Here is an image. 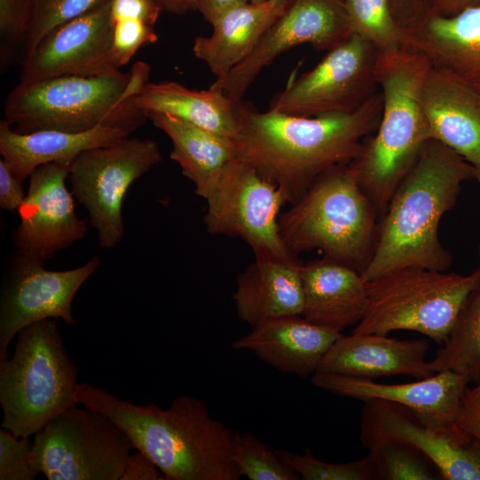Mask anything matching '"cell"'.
<instances>
[{
	"instance_id": "obj_46",
	"label": "cell",
	"mask_w": 480,
	"mask_h": 480,
	"mask_svg": "<svg viewBox=\"0 0 480 480\" xmlns=\"http://www.w3.org/2000/svg\"><path fill=\"white\" fill-rule=\"evenodd\" d=\"M476 383V384L473 388H467L466 390L463 397L464 411H476L480 409V379Z\"/></svg>"
},
{
	"instance_id": "obj_27",
	"label": "cell",
	"mask_w": 480,
	"mask_h": 480,
	"mask_svg": "<svg viewBox=\"0 0 480 480\" xmlns=\"http://www.w3.org/2000/svg\"><path fill=\"white\" fill-rule=\"evenodd\" d=\"M148 119L172 140L170 156L204 198L227 165L236 157L233 140L209 132L172 115L146 113Z\"/></svg>"
},
{
	"instance_id": "obj_4",
	"label": "cell",
	"mask_w": 480,
	"mask_h": 480,
	"mask_svg": "<svg viewBox=\"0 0 480 480\" xmlns=\"http://www.w3.org/2000/svg\"><path fill=\"white\" fill-rule=\"evenodd\" d=\"M430 66L425 55L411 49L379 52L380 120L375 132L364 140L359 156L349 163L378 216L384 215L395 191L432 139L420 103Z\"/></svg>"
},
{
	"instance_id": "obj_38",
	"label": "cell",
	"mask_w": 480,
	"mask_h": 480,
	"mask_svg": "<svg viewBox=\"0 0 480 480\" xmlns=\"http://www.w3.org/2000/svg\"><path fill=\"white\" fill-rule=\"evenodd\" d=\"M162 8L156 0H111V20L140 19L155 26Z\"/></svg>"
},
{
	"instance_id": "obj_44",
	"label": "cell",
	"mask_w": 480,
	"mask_h": 480,
	"mask_svg": "<svg viewBox=\"0 0 480 480\" xmlns=\"http://www.w3.org/2000/svg\"><path fill=\"white\" fill-rule=\"evenodd\" d=\"M458 424L480 441V409L464 411L462 408Z\"/></svg>"
},
{
	"instance_id": "obj_48",
	"label": "cell",
	"mask_w": 480,
	"mask_h": 480,
	"mask_svg": "<svg viewBox=\"0 0 480 480\" xmlns=\"http://www.w3.org/2000/svg\"><path fill=\"white\" fill-rule=\"evenodd\" d=\"M267 0H249V2L251 3H255V4H260V3H263Z\"/></svg>"
},
{
	"instance_id": "obj_19",
	"label": "cell",
	"mask_w": 480,
	"mask_h": 480,
	"mask_svg": "<svg viewBox=\"0 0 480 480\" xmlns=\"http://www.w3.org/2000/svg\"><path fill=\"white\" fill-rule=\"evenodd\" d=\"M428 348L425 340H397L376 333L343 334L324 356L316 372L369 380L400 374L424 379L433 374L426 360Z\"/></svg>"
},
{
	"instance_id": "obj_16",
	"label": "cell",
	"mask_w": 480,
	"mask_h": 480,
	"mask_svg": "<svg viewBox=\"0 0 480 480\" xmlns=\"http://www.w3.org/2000/svg\"><path fill=\"white\" fill-rule=\"evenodd\" d=\"M71 162L45 164L30 174L18 210L20 222L12 238L17 257L44 265L84 237L86 222L77 217L75 198L66 186Z\"/></svg>"
},
{
	"instance_id": "obj_39",
	"label": "cell",
	"mask_w": 480,
	"mask_h": 480,
	"mask_svg": "<svg viewBox=\"0 0 480 480\" xmlns=\"http://www.w3.org/2000/svg\"><path fill=\"white\" fill-rule=\"evenodd\" d=\"M21 181L14 175L8 164L0 160V207L11 213L18 212L26 193Z\"/></svg>"
},
{
	"instance_id": "obj_1",
	"label": "cell",
	"mask_w": 480,
	"mask_h": 480,
	"mask_svg": "<svg viewBox=\"0 0 480 480\" xmlns=\"http://www.w3.org/2000/svg\"><path fill=\"white\" fill-rule=\"evenodd\" d=\"M236 110V157L283 189L292 204L323 172L359 156L379 125L382 96L379 91L351 113L315 116L261 112L243 100Z\"/></svg>"
},
{
	"instance_id": "obj_40",
	"label": "cell",
	"mask_w": 480,
	"mask_h": 480,
	"mask_svg": "<svg viewBox=\"0 0 480 480\" xmlns=\"http://www.w3.org/2000/svg\"><path fill=\"white\" fill-rule=\"evenodd\" d=\"M158 468L140 452L131 453L121 480H163Z\"/></svg>"
},
{
	"instance_id": "obj_42",
	"label": "cell",
	"mask_w": 480,
	"mask_h": 480,
	"mask_svg": "<svg viewBox=\"0 0 480 480\" xmlns=\"http://www.w3.org/2000/svg\"><path fill=\"white\" fill-rule=\"evenodd\" d=\"M248 2L249 0H197V11L212 25L230 9Z\"/></svg>"
},
{
	"instance_id": "obj_23",
	"label": "cell",
	"mask_w": 480,
	"mask_h": 480,
	"mask_svg": "<svg viewBox=\"0 0 480 480\" xmlns=\"http://www.w3.org/2000/svg\"><path fill=\"white\" fill-rule=\"evenodd\" d=\"M254 257L236 278L233 300L240 319L253 328L268 320L301 316V263L295 257Z\"/></svg>"
},
{
	"instance_id": "obj_25",
	"label": "cell",
	"mask_w": 480,
	"mask_h": 480,
	"mask_svg": "<svg viewBox=\"0 0 480 480\" xmlns=\"http://www.w3.org/2000/svg\"><path fill=\"white\" fill-rule=\"evenodd\" d=\"M132 132L119 127L99 126L83 132L41 130L19 132L5 119L0 122V154L22 182L40 165L73 160L83 151L113 145Z\"/></svg>"
},
{
	"instance_id": "obj_32",
	"label": "cell",
	"mask_w": 480,
	"mask_h": 480,
	"mask_svg": "<svg viewBox=\"0 0 480 480\" xmlns=\"http://www.w3.org/2000/svg\"><path fill=\"white\" fill-rule=\"evenodd\" d=\"M276 454L304 480H373L377 472L372 454L345 463H332L316 458L309 449L294 453L276 449Z\"/></svg>"
},
{
	"instance_id": "obj_31",
	"label": "cell",
	"mask_w": 480,
	"mask_h": 480,
	"mask_svg": "<svg viewBox=\"0 0 480 480\" xmlns=\"http://www.w3.org/2000/svg\"><path fill=\"white\" fill-rule=\"evenodd\" d=\"M234 461L242 476L250 480H299L300 476L251 433H236Z\"/></svg>"
},
{
	"instance_id": "obj_2",
	"label": "cell",
	"mask_w": 480,
	"mask_h": 480,
	"mask_svg": "<svg viewBox=\"0 0 480 480\" xmlns=\"http://www.w3.org/2000/svg\"><path fill=\"white\" fill-rule=\"evenodd\" d=\"M76 400L113 420L165 480L241 478L234 461L236 432L213 418L197 398L180 396L163 409L155 404L122 400L104 388L82 382Z\"/></svg>"
},
{
	"instance_id": "obj_36",
	"label": "cell",
	"mask_w": 480,
	"mask_h": 480,
	"mask_svg": "<svg viewBox=\"0 0 480 480\" xmlns=\"http://www.w3.org/2000/svg\"><path fill=\"white\" fill-rule=\"evenodd\" d=\"M113 28L112 55L120 68L127 64L142 46L158 40L154 26L140 19L111 20Z\"/></svg>"
},
{
	"instance_id": "obj_26",
	"label": "cell",
	"mask_w": 480,
	"mask_h": 480,
	"mask_svg": "<svg viewBox=\"0 0 480 480\" xmlns=\"http://www.w3.org/2000/svg\"><path fill=\"white\" fill-rule=\"evenodd\" d=\"M287 2H248L230 9L212 25L211 36L195 38V57L205 63L215 80L224 78L253 51Z\"/></svg>"
},
{
	"instance_id": "obj_29",
	"label": "cell",
	"mask_w": 480,
	"mask_h": 480,
	"mask_svg": "<svg viewBox=\"0 0 480 480\" xmlns=\"http://www.w3.org/2000/svg\"><path fill=\"white\" fill-rule=\"evenodd\" d=\"M428 367L432 373L455 372L467 377L469 382L480 379V278L448 339L435 358L428 361Z\"/></svg>"
},
{
	"instance_id": "obj_41",
	"label": "cell",
	"mask_w": 480,
	"mask_h": 480,
	"mask_svg": "<svg viewBox=\"0 0 480 480\" xmlns=\"http://www.w3.org/2000/svg\"><path fill=\"white\" fill-rule=\"evenodd\" d=\"M395 19L404 29L413 26L428 13L424 0H390Z\"/></svg>"
},
{
	"instance_id": "obj_6",
	"label": "cell",
	"mask_w": 480,
	"mask_h": 480,
	"mask_svg": "<svg viewBox=\"0 0 480 480\" xmlns=\"http://www.w3.org/2000/svg\"><path fill=\"white\" fill-rule=\"evenodd\" d=\"M290 204L279 229L291 254L317 250L363 272L374 250L378 214L349 164L323 172Z\"/></svg>"
},
{
	"instance_id": "obj_28",
	"label": "cell",
	"mask_w": 480,
	"mask_h": 480,
	"mask_svg": "<svg viewBox=\"0 0 480 480\" xmlns=\"http://www.w3.org/2000/svg\"><path fill=\"white\" fill-rule=\"evenodd\" d=\"M135 105L145 114H169L231 140L236 132V104L212 85L198 91L174 81L148 82L136 96Z\"/></svg>"
},
{
	"instance_id": "obj_49",
	"label": "cell",
	"mask_w": 480,
	"mask_h": 480,
	"mask_svg": "<svg viewBox=\"0 0 480 480\" xmlns=\"http://www.w3.org/2000/svg\"><path fill=\"white\" fill-rule=\"evenodd\" d=\"M271 1H275L277 3H286L288 0H271Z\"/></svg>"
},
{
	"instance_id": "obj_33",
	"label": "cell",
	"mask_w": 480,
	"mask_h": 480,
	"mask_svg": "<svg viewBox=\"0 0 480 480\" xmlns=\"http://www.w3.org/2000/svg\"><path fill=\"white\" fill-rule=\"evenodd\" d=\"M369 452L374 459L377 479H442L438 470L431 468L432 463L409 446L390 443L369 449Z\"/></svg>"
},
{
	"instance_id": "obj_3",
	"label": "cell",
	"mask_w": 480,
	"mask_h": 480,
	"mask_svg": "<svg viewBox=\"0 0 480 480\" xmlns=\"http://www.w3.org/2000/svg\"><path fill=\"white\" fill-rule=\"evenodd\" d=\"M476 177L474 165L443 143L429 140L378 225L363 278L368 282L409 267L446 271L452 259L439 240V224L454 207L462 183Z\"/></svg>"
},
{
	"instance_id": "obj_47",
	"label": "cell",
	"mask_w": 480,
	"mask_h": 480,
	"mask_svg": "<svg viewBox=\"0 0 480 480\" xmlns=\"http://www.w3.org/2000/svg\"><path fill=\"white\" fill-rule=\"evenodd\" d=\"M476 179L477 180V181L480 184V168H476Z\"/></svg>"
},
{
	"instance_id": "obj_22",
	"label": "cell",
	"mask_w": 480,
	"mask_h": 480,
	"mask_svg": "<svg viewBox=\"0 0 480 480\" xmlns=\"http://www.w3.org/2000/svg\"><path fill=\"white\" fill-rule=\"evenodd\" d=\"M343 334L313 324L302 316L265 321L236 340L235 349H245L277 370L300 378L312 377L331 346Z\"/></svg>"
},
{
	"instance_id": "obj_35",
	"label": "cell",
	"mask_w": 480,
	"mask_h": 480,
	"mask_svg": "<svg viewBox=\"0 0 480 480\" xmlns=\"http://www.w3.org/2000/svg\"><path fill=\"white\" fill-rule=\"evenodd\" d=\"M29 437L0 428V480H34L39 475L30 462Z\"/></svg>"
},
{
	"instance_id": "obj_9",
	"label": "cell",
	"mask_w": 480,
	"mask_h": 480,
	"mask_svg": "<svg viewBox=\"0 0 480 480\" xmlns=\"http://www.w3.org/2000/svg\"><path fill=\"white\" fill-rule=\"evenodd\" d=\"M78 404L34 435L32 467L49 480H121L132 444L108 416Z\"/></svg>"
},
{
	"instance_id": "obj_21",
	"label": "cell",
	"mask_w": 480,
	"mask_h": 480,
	"mask_svg": "<svg viewBox=\"0 0 480 480\" xmlns=\"http://www.w3.org/2000/svg\"><path fill=\"white\" fill-rule=\"evenodd\" d=\"M407 48L454 76L480 97V4L449 16L428 13L404 28Z\"/></svg>"
},
{
	"instance_id": "obj_15",
	"label": "cell",
	"mask_w": 480,
	"mask_h": 480,
	"mask_svg": "<svg viewBox=\"0 0 480 480\" xmlns=\"http://www.w3.org/2000/svg\"><path fill=\"white\" fill-rule=\"evenodd\" d=\"M100 263L94 256L78 268L52 271L16 257L0 296V360L9 357L11 341L31 324L60 318L67 324L76 325L71 310L73 300Z\"/></svg>"
},
{
	"instance_id": "obj_43",
	"label": "cell",
	"mask_w": 480,
	"mask_h": 480,
	"mask_svg": "<svg viewBox=\"0 0 480 480\" xmlns=\"http://www.w3.org/2000/svg\"><path fill=\"white\" fill-rule=\"evenodd\" d=\"M424 3L428 13L449 17L466 8L479 5L480 0H424Z\"/></svg>"
},
{
	"instance_id": "obj_18",
	"label": "cell",
	"mask_w": 480,
	"mask_h": 480,
	"mask_svg": "<svg viewBox=\"0 0 480 480\" xmlns=\"http://www.w3.org/2000/svg\"><path fill=\"white\" fill-rule=\"evenodd\" d=\"M314 386L361 401L381 399L404 406L420 419L436 425L459 420L469 380L452 371H441L416 381L381 384L373 380L316 372Z\"/></svg>"
},
{
	"instance_id": "obj_14",
	"label": "cell",
	"mask_w": 480,
	"mask_h": 480,
	"mask_svg": "<svg viewBox=\"0 0 480 480\" xmlns=\"http://www.w3.org/2000/svg\"><path fill=\"white\" fill-rule=\"evenodd\" d=\"M351 35L344 0H288L253 51L212 85L236 104L258 75L279 55L304 44L328 52Z\"/></svg>"
},
{
	"instance_id": "obj_7",
	"label": "cell",
	"mask_w": 480,
	"mask_h": 480,
	"mask_svg": "<svg viewBox=\"0 0 480 480\" xmlns=\"http://www.w3.org/2000/svg\"><path fill=\"white\" fill-rule=\"evenodd\" d=\"M77 372L55 318L22 329L13 355L0 360L1 427L18 436H34L52 418L78 404Z\"/></svg>"
},
{
	"instance_id": "obj_30",
	"label": "cell",
	"mask_w": 480,
	"mask_h": 480,
	"mask_svg": "<svg viewBox=\"0 0 480 480\" xmlns=\"http://www.w3.org/2000/svg\"><path fill=\"white\" fill-rule=\"evenodd\" d=\"M344 4L352 33L371 42L380 52L408 49L390 0H344Z\"/></svg>"
},
{
	"instance_id": "obj_12",
	"label": "cell",
	"mask_w": 480,
	"mask_h": 480,
	"mask_svg": "<svg viewBox=\"0 0 480 480\" xmlns=\"http://www.w3.org/2000/svg\"><path fill=\"white\" fill-rule=\"evenodd\" d=\"M378 49L352 33L310 70L292 78L273 96L268 109L302 116L351 113L379 92Z\"/></svg>"
},
{
	"instance_id": "obj_24",
	"label": "cell",
	"mask_w": 480,
	"mask_h": 480,
	"mask_svg": "<svg viewBox=\"0 0 480 480\" xmlns=\"http://www.w3.org/2000/svg\"><path fill=\"white\" fill-rule=\"evenodd\" d=\"M300 272L305 319L340 332L360 322L368 293L358 271L323 256L301 264Z\"/></svg>"
},
{
	"instance_id": "obj_20",
	"label": "cell",
	"mask_w": 480,
	"mask_h": 480,
	"mask_svg": "<svg viewBox=\"0 0 480 480\" xmlns=\"http://www.w3.org/2000/svg\"><path fill=\"white\" fill-rule=\"evenodd\" d=\"M420 103L432 139L480 168V97L450 73L430 66Z\"/></svg>"
},
{
	"instance_id": "obj_5",
	"label": "cell",
	"mask_w": 480,
	"mask_h": 480,
	"mask_svg": "<svg viewBox=\"0 0 480 480\" xmlns=\"http://www.w3.org/2000/svg\"><path fill=\"white\" fill-rule=\"evenodd\" d=\"M149 72L150 66L139 61L129 73L20 82L5 100L4 119L23 133L83 132L102 125L132 132L148 119L135 98L148 83Z\"/></svg>"
},
{
	"instance_id": "obj_10",
	"label": "cell",
	"mask_w": 480,
	"mask_h": 480,
	"mask_svg": "<svg viewBox=\"0 0 480 480\" xmlns=\"http://www.w3.org/2000/svg\"><path fill=\"white\" fill-rule=\"evenodd\" d=\"M162 161L157 143L127 137L88 149L71 162V193L87 211L101 248L115 247L124 236V197L137 179Z\"/></svg>"
},
{
	"instance_id": "obj_45",
	"label": "cell",
	"mask_w": 480,
	"mask_h": 480,
	"mask_svg": "<svg viewBox=\"0 0 480 480\" xmlns=\"http://www.w3.org/2000/svg\"><path fill=\"white\" fill-rule=\"evenodd\" d=\"M156 2L163 11L174 14L197 11V0H156Z\"/></svg>"
},
{
	"instance_id": "obj_11",
	"label": "cell",
	"mask_w": 480,
	"mask_h": 480,
	"mask_svg": "<svg viewBox=\"0 0 480 480\" xmlns=\"http://www.w3.org/2000/svg\"><path fill=\"white\" fill-rule=\"evenodd\" d=\"M204 223L211 235L239 237L254 255L293 258L279 229L282 208L290 204L285 192L236 157L204 198Z\"/></svg>"
},
{
	"instance_id": "obj_34",
	"label": "cell",
	"mask_w": 480,
	"mask_h": 480,
	"mask_svg": "<svg viewBox=\"0 0 480 480\" xmlns=\"http://www.w3.org/2000/svg\"><path fill=\"white\" fill-rule=\"evenodd\" d=\"M108 0H33L29 29L22 58L56 28L88 12Z\"/></svg>"
},
{
	"instance_id": "obj_17",
	"label": "cell",
	"mask_w": 480,
	"mask_h": 480,
	"mask_svg": "<svg viewBox=\"0 0 480 480\" xmlns=\"http://www.w3.org/2000/svg\"><path fill=\"white\" fill-rule=\"evenodd\" d=\"M110 1L47 34L22 58L20 82L119 74L112 55Z\"/></svg>"
},
{
	"instance_id": "obj_37",
	"label": "cell",
	"mask_w": 480,
	"mask_h": 480,
	"mask_svg": "<svg viewBox=\"0 0 480 480\" xmlns=\"http://www.w3.org/2000/svg\"><path fill=\"white\" fill-rule=\"evenodd\" d=\"M33 12V0H0L1 55L24 44Z\"/></svg>"
},
{
	"instance_id": "obj_13",
	"label": "cell",
	"mask_w": 480,
	"mask_h": 480,
	"mask_svg": "<svg viewBox=\"0 0 480 480\" xmlns=\"http://www.w3.org/2000/svg\"><path fill=\"white\" fill-rule=\"evenodd\" d=\"M361 443L409 446L430 461L445 480H480V441L458 422L429 423L408 408L381 399L364 401Z\"/></svg>"
},
{
	"instance_id": "obj_8",
	"label": "cell",
	"mask_w": 480,
	"mask_h": 480,
	"mask_svg": "<svg viewBox=\"0 0 480 480\" xmlns=\"http://www.w3.org/2000/svg\"><path fill=\"white\" fill-rule=\"evenodd\" d=\"M479 278V268L465 276L418 267L388 272L367 282L366 309L352 332L407 330L443 345Z\"/></svg>"
}]
</instances>
